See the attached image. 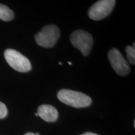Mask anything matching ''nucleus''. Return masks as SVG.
Masks as SVG:
<instances>
[{
    "mask_svg": "<svg viewBox=\"0 0 135 135\" xmlns=\"http://www.w3.org/2000/svg\"><path fill=\"white\" fill-rule=\"evenodd\" d=\"M14 18V13L8 6L0 4V19L4 21H9Z\"/></svg>",
    "mask_w": 135,
    "mask_h": 135,
    "instance_id": "nucleus-8",
    "label": "nucleus"
},
{
    "mask_svg": "<svg viewBox=\"0 0 135 135\" xmlns=\"http://www.w3.org/2000/svg\"><path fill=\"white\" fill-rule=\"evenodd\" d=\"M35 116H38V113H35Z\"/></svg>",
    "mask_w": 135,
    "mask_h": 135,
    "instance_id": "nucleus-15",
    "label": "nucleus"
},
{
    "mask_svg": "<svg viewBox=\"0 0 135 135\" xmlns=\"http://www.w3.org/2000/svg\"><path fill=\"white\" fill-rule=\"evenodd\" d=\"M5 60L11 68L17 71L26 73L31 69L30 60L18 51L13 49H7L4 51Z\"/></svg>",
    "mask_w": 135,
    "mask_h": 135,
    "instance_id": "nucleus-3",
    "label": "nucleus"
},
{
    "mask_svg": "<svg viewBox=\"0 0 135 135\" xmlns=\"http://www.w3.org/2000/svg\"><path fill=\"white\" fill-rule=\"evenodd\" d=\"M68 64H69V65H72V63H71L70 61H69V62H68Z\"/></svg>",
    "mask_w": 135,
    "mask_h": 135,
    "instance_id": "nucleus-13",
    "label": "nucleus"
},
{
    "mask_svg": "<svg viewBox=\"0 0 135 135\" xmlns=\"http://www.w3.org/2000/svg\"><path fill=\"white\" fill-rule=\"evenodd\" d=\"M72 45L78 49L84 56L90 53L93 43V38L91 34L83 30H76L70 36Z\"/></svg>",
    "mask_w": 135,
    "mask_h": 135,
    "instance_id": "nucleus-4",
    "label": "nucleus"
},
{
    "mask_svg": "<svg viewBox=\"0 0 135 135\" xmlns=\"http://www.w3.org/2000/svg\"><path fill=\"white\" fill-rule=\"evenodd\" d=\"M81 135H98V134H96V133H94L88 132V133H84L83 134H81Z\"/></svg>",
    "mask_w": 135,
    "mask_h": 135,
    "instance_id": "nucleus-11",
    "label": "nucleus"
},
{
    "mask_svg": "<svg viewBox=\"0 0 135 135\" xmlns=\"http://www.w3.org/2000/svg\"><path fill=\"white\" fill-rule=\"evenodd\" d=\"M25 135H40L39 133H27Z\"/></svg>",
    "mask_w": 135,
    "mask_h": 135,
    "instance_id": "nucleus-12",
    "label": "nucleus"
},
{
    "mask_svg": "<svg viewBox=\"0 0 135 135\" xmlns=\"http://www.w3.org/2000/svg\"><path fill=\"white\" fill-rule=\"evenodd\" d=\"M57 97L63 103L78 108L87 107L92 102L91 98L86 94L70 89H61L58 93Z\"/></svg>",
    "mask_w": 135,
    "mask_h": 135,
    "instance_id": "nucleus-1",
    "label": "nucleus"
},
{
    "mask_svg": "<svg viewBox=\"0 0 135 135\" xmlns=\"http://www.w3.org/2000/svg\"><path fill=\"white\" fill-rule=\"evenodd\" d=\"M60 37V30L54 25H49L42 28L35 36L38 45L44 48H52L55 45Z\"/></svg>",
    "mask_w": 135,
    "mask_h": 135,
    "instance_id": "nucleus-2",
    "label": "nucleus"
},
{
    "mask_svg": "<svg viewBox=\"0 0 135 135\" xmlns=\"http://www.w3.org/2000/svg\"><path fill=\"white\" fill-rule=\"evenodd\" d=\"M38 116L46 122H55L58 117V112L56 108L50 104H42L38 108Z\"/></svg>",
    "mask_w": 135,
    "mask_h": 135,
    "instance_id": "nucleus-7",
    "label": "nucleus"
},
{
    "mask_svg": "<svg viewBox=\"0 0 135 135\" xmlns=\"http://www.w3.org/2000/svg\"><path fill=\"white\" fill-rule=\"evenodd\" d=\"M108 60L114 71L119 76H126L129 73L130 67L119 50L115 48H111L108 54Z\"/></svg>",
    "mask_w": 135,
    "mask_h": 135,
    "instance_id": "nucleus-6",
    "label": "nucleus"
},
{
    "mask_svg": "<svg viewBox=\"0 0 135 135\" xmlns=\"http://www.w3.org/2000/svg\"><path fill=\"white\" fill-rule=\"evenodd\" d=\"M59 65H62L61 62H59Z\"/></svg>",
    "mask_w": 135,
    "mask_h": 135,
    "instance_id": "nucleus-14",
    "label": "nucleus"
},
{
    "mask_svg": "<svg viewBox=\"0 0 135 135\" xmlns=\"http://www.w3.org/2000/svg\"><path fill=\"white\" fill-rule=\"evenodd\" d=\"M8 114V109L6 105L0 101V119L4 118Z\"/></svg>",
    "mask_w": 135,
    "mask_h": 135,
    "instance_id": "nucleus-10",
    "label": "nucleus"
},
{
    "mask_svg": "<svg viewBox=\"0 0 135 135\" xmlns=\"http://www.w3.org/2000/svg\"><path fill=\"white\" fill-rule=\"evenodd\" d=\"M126 57L131 64L135 65V48L134 47L128 46L126 48Z\"/></svg>",
    "mask_w": 135,
    "mask_h": 135,
    "instance_id": "nucleus-9",
    "label": "nucleus"
},
{
    "mask_svg": "<svg viewBox=\"0 0 135 135\" xmlns=\"http://www.w3.org/2000/svg\"><path fill=\"white\" fill-rule=\"evenodd\" d=\"M116 1L114 0H101L91 6L88 11L89 18L93 20H101L105 18L113 9Z\"/></svg>",
    "mask_w": 135,
    "mask_h": 135,
    "instance_id": "nucleus-5",
    "label": "nucleus"
}]
</instances>
